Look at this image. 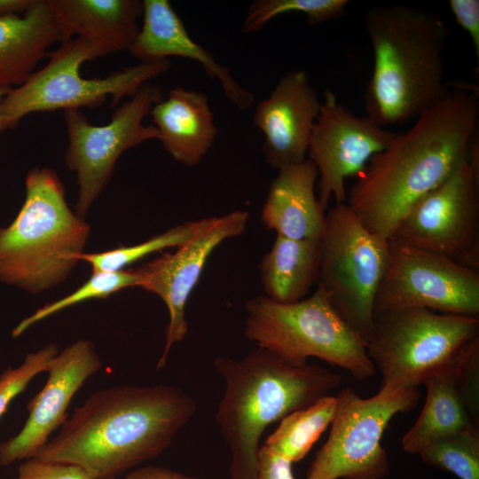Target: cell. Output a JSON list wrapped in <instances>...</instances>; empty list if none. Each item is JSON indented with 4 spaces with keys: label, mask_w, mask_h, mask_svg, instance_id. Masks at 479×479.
Returning a JSON list of instances; mask_svg holds the SVG:
<instances>
[{
    "label": "cell",
    "mask_w": 479,
    "mask_h": 479,
    "mask_svg": "<svg viewBox=\"0 0 479 479\" xmlns=\"http://www.w3.org/2000/svg\"><path fill=\"white\" fill-rule=\"evenodd\" d=\"M397 134L366 115L354 114L326 90L308 147L319 176L318 200L325 210L332 198L335 204L346 202L345 180L360 176L369 161Z\"/></svg>",
    "instance_id": "15"
},
{
    "label": "cell",
    "mask_w": 479,
    "mask_h": 479,
    "mask_svg": "<svg viewBox=\"0 0 479 479\" xmlns=\"http://www.w3.org/2000/svg\"><path fill=\"white\" fill-rule=\"evenodd\" d=\"M47 58L43 68L4 98L2 114L12 129L31 113L97 107L108 97L115 106L124 97L132 98L145 83L170 67L169 59L140 62L104 78L87 79L80 74L81 66L99 57L92 45L81 38L61 43Z\"/></svg>",
    "instance_id": "8"
},
{
    "label": "cell",
    "mask_w": 479,
    "mask_h": 479,
    "mask_svg": "<svg viewBox=\"0 0 479 479\" xmlns=\"http://www.w3.org/2000/svg\"><path fill=\"white\" fill-rule=\"evenodd\" d=\"M478 117L475 87L450 89L369 161L345 203L369 232L389 239L420 199L468 160Z\"/></svg>",
    "instance_id": "1"
},
{
    "label": "cell",
    "mask_w": 479,
    "mask_h": 479,
    "mask_svg": "<svg viewBox=\"0 0 479 479\" xmlns=\"http://www.w3.org/2000/svg\"><path fill=\"white\" fill-rule=\"evenodd\" d=\"M213 366L224 384L215 420L230 451V479H255L265 429L342 381L325 367L292 365L260 347L240 359L217 357Z\"/></svg>",
    "instance_id": "4"
},
{
    "label": "cell",
    "mask_w": 479,
    "mask_h": 479,
    "mask_svg": "<svg viewBox=\"0 0 479 479\" xmlns=\"http://www.w3.org/2000/svg\"><path fill=\"white\" fill-rule=\"evenodd\" d=\"M349 3L347 0H255L247 8L241 32L261 31L272 19L291 12L304 14L314 26L341 17Z\"/></svg>",
    "instance_id": "28"
},
{
    "label": "cell",
    "mask_w": 479,
    "mask_h": 479,
    "mask_svg": "<svg viewBox=\"0 0 479 479\" xmlns=\"http://www.w3.org/2000/svg\"><path fill=\"white\" fill-rule=\"evenodd\" d=\"M419 455L428 466L459 479H479V431H459L436 439Z\"/></svg>",
    "instance_id": "27"
},
{
    "label": "cell",
    "mask_w": 479,
    "mask_h": 479,
    "mask_svg": "<svg viewBox=\"0 0 479 479\" xmlns=\"http://www.w3.org/2000/svg\"><path fill=\"white\" fill-rule=\"evenodd\" d=\"M34 0H0V17L24 13Z\"/></svg>",
    "instance_id": "35"
},
{
    "label": "cell",
    "mask_w": 479,
    "mask_h": 479,
    "mask_svg": "<svg viewBox=\"0 0 479 479\" xmlns=\"http://www.w3.org/2000/svg\"><path fill=\"white\" fill-rule=\"evenodd\" d=\"M61 43L81 38L98 57L129 50L142 17L138 0H47Z\"/></svg>",
    "instance_id": "20"
},
{
    "label": "cell",
    "mask_w": 479,
    "mask_h": 479,
    "mask_svg": "<svg viewBox=\"0 0 479 479\" xmlns=\"http://www.w3.org/2000/svg\"><path fill=\"white\" fill-rule=\"evenodd\" d=\"M410 308L478 317L479 270L440 255L389 242L374 313Z\"/></svg>",
    "instance_id": "13"
},
{
    "label": "cell",
    "mask_w": 479,
    "mask_h": 479,
    "mask_svg": "<svg viewBox=\"0 0 479 479\" xmlns=\"http://www.w3.org/2000/svg\"><path fill=\"white\" fill-rule=\"evenodd\" d=\"M139 274L137 270L119 271H95L75 291L51 302L45 303L31 315L23 318L12 331L13 338L20 336L30 326L67 308L91 299H102L125 289L137 287Z\"/></svg>",
    "instance_id": "26"
},
{
    "label": "cell",
    "mask_w": 479,
    "mask_h": 479,
    "mask_svg": "<svg viewBox=\"0 0 479 479\" xmlns=\"http://www.w3.org/2000/svg\"><path fill=\"white\" fill-rule=\"evenodd\" d=\"M163 98L160 86L145 83L122 104L104 125H94L79 110L65 111L68 137L65 154L67 167L76 175V214L84 218L109 183L119 157L145 141L159 139L154 125L144 119Z\"/></svg>",
    "instance_id": "11"
},
{
    "label": "cell",
    "mask_w": 479,
    "mask_h": 479,
    "mask_svg": "<svg viewBox=\"0 0 479 479\" xmlns=\"http://www.w3.org/2000/svg\"><path fill=\"white\" fill-rule=\"evenodd\" d=\"M248 220V213L238 209L192 221V235L174 252L163 253L136 269L139 274L137 287L159 296L169 312L165 345L157 369L165 366L172 347L187 334L186 303L208 257L222 242L241 235Z\"/></svg>",
    "instance_id": "14"
},
{
    "label": "cell",
    "mask_w": 479,
    "mask_h": 479,
    "mask_svg": "<svg viewBox=\"0 0 479 479\" xmlns=\"http://www.w3.org/2000/svg\"><path fill=\"white\" fill-rule=\"evenodd\" d=\"M419 388L382 386L364 398L346 387L336 397L328 438L317 452L306 479H382L390 468L381 438L392 418L413 410Z\"/></svg>",
    "instance_id": "10"
},
{
    "label": "cell",
    "mask_w": 479,
    "mask_h": 479,
    "mask_svg": "<svg viewBox=\"0 0 479 479\" xmlns=\"http://www.w3.org/2000/svg\"><path fill=\"white\" fill-rule=\"evenodd\" d=\"M142 26L128 50L140 62L181 57L198 62L211 78L219 82L225 97L240 110L255 103L254 94L240 85L230 69L196 43L168 0L142 1Z\"/></svg>",
    "instance_id": "18"
},
{
    "label": "cell",
    "mask_w": 479,
    "mask_h": 479,
    "mask_svg": "<svg viewBox=\"0 0 479 479\" xmlns=\"http://www.w3.org/2000/svg\"><path fill=\"white\" fill-rule=\"evenodd\" d=\"M58 42L60 35L47 0H34L22 14L0 17V85L12 89L24 83Z\"/></svg>",
    "instance_id": "23"
},
{
    "label": "cell",
    "mask_w": 479,
    "mask_h": 479,
    "mask_svg": "<svg viewBox=\"0 0 479 479\" xmlns=\"http://www.w3.org/2000/svg\"><path fill=\"white\" fill-rule=\"evenodd\" d=\"M365 28L373 66L366 116L381 127L419 117L450 91L444 55L449 29L436 12L402 4L368 9Z\"/></svg>",
    "instance_id": "3"
},
{
    "label": "cell",
    "mask_w": 479,
    "mask_h": 479,
    "mask_svg": "<svg viewBox=\"0 0 479 479\" xmlns=\"http://www.w3.org/2000/svg\"><path fill=\"white\" fill-rule=\"evenodd\" d=\"M321 104L307 71L301 68L285 74L269 97L256 104L253 122L264 136L263 153L272 169L306 160Z\"/></svg>",
    "instance_id": "17"
},
{
    "label": "cell",
    "mask_w": 479,
    "mask_h": 479,
    "mask_svg": "<svg viewBox=\"0 0 479 479\" xmlns=\"http://www.w3.org/2000/svg\"><path fill=\"white\" fill-rule=\"evenodd\" d=\"M196 412L194 398L172 385L101 389L34 457L77 465L93 479H116L161 455Z\"/></svg>",
    "instance_id": "2"
},
{
    "label": "cell",
    "mask_w": 479,
    "mask_h": 479,
    "mask_svg": "<svg viewBox=\"0 0 479 479\" xmlns=\"http://www.w3.org/2000/svg\"><path fill=\"white\" fill-rule=\"evenodd\" d=\"M245 313L246 338L292 365L317 357L357 380L376 373L365 342L339 316L319 287L294 303L255 296L245 303Z\"/></svg>",
    "instance_id": "7"
},
{
    "label": "cell",
    "mask_w": 479,
    "mask_h": 479,
    "mask_svg": "<svg viewBox=\"0 0 479 479\" xmlns=\"http://www.w3.org/2000/svg\"><path fill=\"white\" fill-rule=\"evenodd\" d=\"M422 410L403 436L404 451L420 452L438 438L459 431H479V363L459 373L430 377L423 383Z\"/></svg>",
    "instance_id": "19"
},
{
    "label": "cell",
    "mask_w": 479,
    "mask_h": 479,
    "mask_svg": "<svg viewBox=\"0 0 479 479\" xmlns=\"http://www.w3.org/2000/svg\"><path fill=\"white\" fill-rule=\"evenodd\" d=\"M16 479H93V476L77 465L32 457L20 463Z\"/></svg>",
    "instance_id": "31"
},
{
    "label": "cell",
    "mask_w": 479,
    "mask_h": 479,
    "mask_svg": "<svg viewBox=\"0 0 479 479\" xmlns=\"http://www.w3.org/2000/svg\"><path fill=\"white\" fill-rule=\"evenodd\" d=\"M449 7L458 24L469 35L479 57V1L451 0Z\"/></svg>",
    "instance_id": "32"
},
{
    "label": "cell",
    "mask_w": 479,
    "mask_h": 479,
    "mask_svg": "<svg viewBox=\"0 0 479 479\" xmlns=\"http://www.w3.org/2000/svg\"><path fill=\"white\" fill-rule=\"evenodd\" d=\"M366 352L381 387L419 388L479 363V318L421 308L376 312Z\"/></svg>",
    "instance_id": "6"
},
{
    "label": "cell",
    "mask_w": 479,
    "mask_h": 479,
    "mask_svg": "<svg viewBox=\"0 0 479 479\" xmlns=\"http://www.w3.org/2000/svg\"><path fill=\"white\" fill-rule=\"evenodd\" d=\"M90 233V224L69 208L58 174L31 169L19 213L0 228V282L32 294L58 287L80 262Z\"/></svg>",
    "instance_id": "5"
},
{
    "label": "cell",
    "mask_w": 479,
    "mask_h": 479,
    "mask_svg": "<svg viewBox=\"0 0 479 479\" xmlns=\"http://www.w3.org/2000/svg\"><path fill=\"white\" fill-rule=\"evenodd\" d=\"M336 404V397L327 395L287 414L263 445L292 464L300 461L331 424Z\"/></svg>",
    "instance_id": "25"
},
{
    "label": "cell",
    "mask_w": 479,
    "mask_h": 479,
    "mask_svg": "<svg viewBox=\"0 0 479 479\" xmlns=\"http://www.w3.org/2000/svg\"><path fill=\"white\" fill-rule=\"evenodd\" d=\"M101 368L102 360L90 340H77L59 351L47 367L46 383L27 403L24 426L16 436L0 444V465L34 457L67 420L75 393Z\"/></svg>",
    "instance_id": "16"
},
{
    "label": "cell",
    "mask_w": 479,
    "mask_h": 479,
    "mask_svg": "<svg viewBox=\"0 0 479 479\" xmlns=\"http://www.w3.org/2000/svg\"><path fill=\"white\" fill-rule=\"evenodd\" d=\"M389 255V239L369 232L346 203L326 213L317 287L365 343Z\"/></svg>",
    "instance_id": "9"
},
{
    "label": "cell",
    "mask_w": 479,
    "mask_h": 479,
    "mask_svg": "<svg viewBox=\"0 0 479 479\" xmlns=\"http://www.w3.org/2000/svg\"><path fill=\"white\" fill-rule=\"evenodd\" d=\"M321 239L294 240L276 235L259 264L264 295L279 303H294L307 297L318 283Z\"/></svg>",
    "instance_id": "24"
},
{
    "label": "cell",
    "mask_w": 479,
    "mask_h": 479,
    "mask_svg": "<svg viewBox=\"0 0 479 479\" xmlns=\"http://www.w3.org/2000/svg\"><path fill=\"white\" fill-rule=\"evenodd\" d=\"M389 240L479 270V167L462 162L410 208Z\"/></svg>",
    "instance_id": "12"
},
{
    "label": "cell",
    "mask_w": 479,
    "mask_h": 479,
    "mask_svg": "<svg viewBox=\"0 0 479 479\" xmlns=\"http://www.w3.org/2000/svg\"><path fill=\"white\" fill-rule=\"evenodd\" d=\"M192 232V221L174 226L141 243L122 246L114 249L85 253L80 261L90 264L91 271H119L155 252L177 247L189 239Z\"/></svg>",
    "instance_id": "29"
},
{
    "label": "cell",
    "mask_w": 479,
    "mask_h": 479,
    "mask_svg": "<svg viewBox=\"0 0 479 479\" xmlns=\"http://www.w3.org/2000/svg\"><path fill=\"white\" fill-rule=\"evenodd\" d=\"M255 479H294L292 463L262 445L258 452Z\"/></svg>",
    "instance_id": "33"
},
{
    "label": "cell",
    "mask_w": 479,
    "mask_h": 479,
    "mask_svg": "<svg viewBox=\"0 0 479 479\" xmlns=\"http://www.w3.org/2000/svg\"><path fill=\"white\" fill-rule=\"evenodd\" d=\"M56 343H50L27 354L17 367H8L0 374V418L12 401L23 392L37 374L46 372L51 360L58 354Z\"/></svg>",
    "instance_id": "30"
},
{
    "label": "cell",
    "mask_w": 479,
    "mask_h": 479,
    "mask_svg": "<svg viewBox=\"0 0 479 479\" xmlns=\"http://www.w3.org/2000/svg\"><path fill=\"white\" fill-rule=\"evenodd\" d=\"M123 479H199L189 476L173 469L158 467L146 466L137 467L130 471Z\"/></svg>",
    "instance_id": "34"
},
{
    "label": "cell",
    "mask_w": 479,
    "mask_h": 479,
    "mask_svg": "<svg viewBox=\"0 0 479 479\" xmlns=\"http://www.w3.org/2000/svg\"><path fill=\"white\" fill-rule=\"evenodd\" d=\"M150 114L164 149L187 167L202 161L218 133L208 98L200 90L175 87Z\"/></svg>",
    "instance_id": "22"
},
{
    "label": "cell",
    "mask_w": 479,
    "mask_h": 479,
    "mask_svg": "<svg viewBox=\"0 0 479 479\" xmlns=\"http://www.w3.org/2000/svg\"><path fill=\"white\" fill-rule=\"evenodd\" d=\"M318 177L310 159L278 170L261 212L266 229L289 239H321L326 210L315 194Z\"/></svg>",
    "instance_id": "21"
},
{
    "label": "cell",
    "mask_w": 479,
    "mask_h": 479,
    "mask_svg": "<svg viewBox=\"0 0 479 479\" xmlns=\"http://www.w3.org/2000/svg\"><path fill=\"white\" fill-rule=\"evenodd\" d=\"M11 90L12 88L0 85V133L5 131L6 130L12 129L9 122L4 117L1 110V104Z\"/></svg>",
    "instance_id": "36"
}]
</instances>
